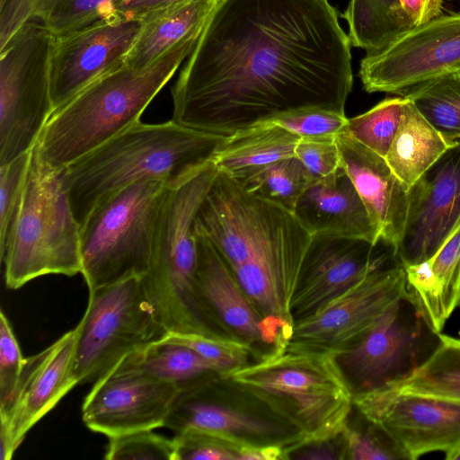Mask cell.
Instances as JSON below:
<instances>
[{
	"instance_id": "83f0119b",
	"label": "cell",
	"mask_w": 460,
	"mask_h": 460,
	"mask_svg": "<svg viewBox=\"0 0 460 460\" xmlns=\"http://www.w3.org/2000/svg\"><path fill=\"white\" fill-rule=\"evenodd\" d=\"M119 364L179 388L211 373H220L216 364L195 350L163 338L128 355Z\"/></svg>"
},
{
	"instance_id": "30bf717a",
	"label": "cell",
	"mask_w": 460,
	"mask_h": 460,
	"mask_svg": "<svg viewBox=\"0 0 460 460\" xmlns=\"http://www.w3.org/2000/svg\"><path fill=\"white\" fill-rule=\"evenodd\" d=\"M141 278L89 290L87 307L76 325L74 372L78 384L95 382L128 355L166 333Z\"/></svg>"
},
{
	"instance_id": "ab89813d",
	"label": "cell",
	"mask_w": 460,
	"mask_h": 460,
	"mask_svg": "<svg viewBox=\"0 0 460 460\" xmlns=\"http://www.w3.org/2000/svg\"><path fill=\"white\" fill-rule=\"evenodd\" d=\"M271 122L301 137L336 136L345 129V114L326 110H305L289 113Z\"/></svg>"
},
{
	"instance_id": "f35d334b",
	"label": "cell",
	"mask_w": 460,
	"mask_h": 460,
	"mask_svg": "<svg viewBox=\"0 0 460 460\" xmlns=\"http://www.w3.org/2000/svg\"><path fill=\"white\" fill-rule=\"evenodd\" d=\"M25 358L4 313H0V410L5 409L19 384Z\"/></svg>"
},
{
	"instance_id": "e575fe53",
	"label": "cell",
	"mask_w": 460,
	"mask_h": 460,
	"mask_svg": "<svg viewBox=\"0 0 460 460\" xmlns=\"http://www.w3.org/2000/svg\"><path fill=\"white\" fill-rule=\"evenodd\" d=\"M163 339L190 348L204 358L216 364L220 373L250 363L249 358L252 355L259 356L251 344L233 337L168 332Z\"/></svg>"
},
{
	"instance_id": "f1b7e54d",
	"label": "cell",
	"mask_w": 460,
	"mask_h": 460,
	"mask_svg": "<svg viewBox=\"0 0 460 460\" xmlns=\"http://www.w3.org/2000/svg\"><path fill=\"white\" fill-rule=\"evenodd\" d=\"M342 18L351 46L367 55L381 51L413 27L399 0H349Z\"/></svg>"
},
{
	"instance_id": "9c48e42d",
	"label": "cell",
	"mask_w": 460,
	"mask_h": 460,
	"mask_svg": "<svg viewBox=\"0 0 460 460\" xmlns=\"http://www.w3.org/2000/svg\"><path fill=\"white\" fill-rule=\"evenodd\" d=\"M54 40L46 27L31 21L0 49V165L31 151L54 111Z\"/></svg>"
},
{
	"instance_id": "ffe728a7",
	"label": "cell",
	"mask_w": 460,
	"mask_h": 460,
	"mask_svg": "<svg viewBox=\"0 0 460 460\" xmlns=\"http://www.w3.org/2000/svg\"><path fill=\"white\" fill-rule=\"evenodd\" d=\"M198 247L197 286L214 320L234 337L257 348L284 349L294 323L264 316L253 305L234 271L211 242L196 231Z\"/></svg>"
},
{
	"instance_id": "f546056e",
	"label": "cell",
	"mask_w": 460,
	"mask_h": 460,
	"mask_svg": "<svg viewBox=\"0 0 460 460\" xmlns=\"http://www.w3.org/2000/svg\"><path fill=\"white\" fill-rule=\"evenodd\" d=\"M399 95L409 99L447 142L460 140V74L436 78Z\"/></svg>"
},
{
	"instance_id": "ba28073f",
	"label": "cell",
	"mask_w": 460,
	"mask_h": 460,
	"mask_svg": "<svg viewBox=\"0 0 460 460\" xmlns=\"http://www.w3.org/2000/svg\"><path fill=\"white\" fill-rule=\"evenodd\" d=\"M443 342L406 288L349 349L336 356L353 396L400 387Z\"/></svg>"
},
{
	"instance_id": "3957f363",
	"label": "cell",
	"mask_w": 460,
	"mask_h": 460,
	"mask_svg": "<svg viewBox=\"0 0 460 460\" xmlns=\"http://www.w3.org/2000/svg\"><path fill=\"white\" fill-rule=\"evenodd\" d=\"M199 37L183 40L146 68L123 64L88 84L53 111L33 147L37 157L61 171L138 122Z\"/></svg>"
},
{
	"instance_id": "5b68a950",
	"label": "cell",
	"mask_w": 460,
	"mask_h": 460,
	"mask_svg": "<svg viewBox=\"0 0 460 460\" xmlns=\"http://www.w3.org/2000/svg\"><path fill=\"white\" fill-rule=\"evenodd\" d=\"M80 237L60 171L43 164L32 149L22 206L0 255L6 287L17 289L49 274L81 273Z\"/></svg>"
},
{
	"instance_id": "52a82bcc",
	"label": "cell",
	"mask_w": 460,
	"mask_h": 460,
	"mask_svg": "<svg viewBox=\"0 0 460 460\" xmlns=\"http://www.w3.org/2000/svg\"><path fill=\"white\" fill-rule=\"evenodd\" d=\"M168 187L130 184L101 200L81 226L82 272L89 290L148 270L157 216Z\"/></svg>"
},
{
	"instance_id": "d590c367",
	"label": "cell",
	"mask_w": 460,
	"mask_h": 460,
	"mask_svg": "<svg viewBox=\"0 0 460 460\" xmlns=\"http://www.w3.org/2000/svg\"><path fill=\"white\" fill-rule=\"evenodd\" d=\"M32 149L0 165V255L22 206Z\"/></svg>"
},
{
	"instance_id": "8fae6325",
	"label": "cell",
	"mask_w": 460,
	"mask_h": 460,
	"mask_svg": "<svg viewBox=\"0 0 460 460\" xmlns=\"http://www.w3.org/2000/svg\"><path fill=\"white\" fill-rule=\"evenodd\" d=\"M163 427L197 429L241 446L279 445L288 459L304 442L295 427L219 373L180 387Z\"/></svg>"
},
{
	"instance_id": "2e32d148",
	"label": "cell",
	"mask_w": 460,
	"mask_h": 460,
	"mask_svg": "<svg viewBox=\"0 0 460 460\" xmlns=\"http://www.w3.org/2000/svg\"><path fill=\"white\" fill-rule=\"evenodd\" d=\"M176 385L116 365L97 379L82 406V419L108 438L164 426L178 393Z\"/></svg>"
},
{
	"instance_id": "4316f807",
	"label": "cell",
	"mask_w": 460,
	"mask_h": 460,
	"mask_svg": "<svg viewBox=\"0 0 460 460\" xmlns=\"http://www.w3.org/2000/svg\"><path fill=\"white\" fill-rule=\"evenodd\" d=\"M452 144L407 99L400 126L385 160L409 190Z\"/></svg>"
},
{
	"instance_id": "cb8c5ba5",
	"label": "cell",
	"mask_w": 460,
	"mask_h": 460,
	"mask_svg": "<svg viewBox=\"0 0 460 460\" xmlns=\"http://www.w3.org/2000/svg\"><path fill=\"white\" fill-rule=\"evenodd\" d=\"M217 2L187 0L147 15L124 64L146 68L179 42L201 34Z\"/></svg>"
},
{
	"instance_id": "7402d4cb",
	"label": "cell",
	"mask_w": 460,
	"mask_h": 460,
	"mask_svg": "<svg viewBox=\"0 0 460 460\" xmlns=\"http://www.w3.org/2000/svg\"><path fill=\"white\" fill-rule=\"evenodd\" d=\"M293 213L311 235L381 243L363 201L341 166L314 181L300 196Z\"/></svg>"
},
{
	"instance_id": "7a4b0ae2",
	"label": "cell",
	"mask_w": 460,
	"mask_h": 460,
	"mask_svg": "<svg viewBox=\"0 0 460 460\" xmlns=\"http://www.w3.org/2000/svg\"><path fill=\"white\" fill-rule=\"evenodd\" d=\"M226 136L200 131L171 119L140 120L60 171L80 226L111 194L138 181L174 188L209 163Z\"/></svg>"
},
{
	"instance_id": "ac0fdd59",
	"label": "cell",
	"mask_w": 460,
	"mask_h": 460,
	"mask_svg": "<svg viewBox=\"0 0 460 460\" xmlns=\"http://www.w3.org/2000/svg\"><path fill=\"white\" fill-rule=\"evenodd\" d=\"M141 26L142 21L111 15L66 36L55 37L49 69L54 111L123 65Z\"/></svg>"
},
{
	"instance_id": "484cf974",
	"label": "cell",
	"mask_w": 460,
	"mask_h": 460,
	"mask_svg": "<svg viewBox=\"0 0 460 460\" xmlns=\"http://www.w3.org/2000/svg\"><path fill=\"white\" fill-rule=\"evenodd\" d=\"M298 135L271 122L258 123L226 136L213 162L237 178L261 166L295 156Z\"/></svg>"
},
{
	"instance_id": "277c9868",
	"label": "cell",
	"mask_w": 460,
	"mask_h": 460,
	"mask_svg": "<svg viewBox=\"0 0 460 460\" xmlns=\"http://www.w3.org/2000/svg\"><path fill=\"white\" fill-rule=\"evenodd\" d=\"M220 375L295 427L302 446L336 439L353 410L352 392L331 353L286 347Z\"/></svg>"
},
{
	"instance_id": "d6986e66",
	"label": "cell",
	"mask_w": 460,
	"mask_h": 460,
	"mask_svg": "<svg viewBox=\"0 0 460 460\" xmlns=\"http://www.w3.org/2000/svg\"><path fill=\"white\" fill-rule=\"evenodd\" d=\"M76 326L25 358L16 391L0 410L1 460H10L27 432L78 382L74 372Z\"/></svg>"
},
{
	"instance_id": "44dd1931",
	"label": "cell",
	"mask_w": 460,
	"mask_h": 460,
	"mask_svg": "<svg viewBox=\"0 0 460 460\" xmlns=\"http://www.w3.org/2000/svg\"><path fill=\"white\" fill-rule=\"evenodd\" d=\"M336 143L341 166L363 201L380 241L395 252L406 221L408 189L385 157L360 144L346 130L336 135Z\"/></svg>"
},
{
	"instance_id": "9a60e30c",
	"label": "cell",
	"mask_w": 460,
	"mask_h": 460,
	"mask_svg": "<svg viewBox=\"0 0 460 460\" xmlns=\"http://www.w3.org/2000/svg\"><path fill=\"white\" fill-rule=\"evenodd\" d=\"M353 405L381 423L411 460L434 451L449 460L460 449V401L394 388L355 395Z\"/></svg>"
},
{
	"instance_id": "5bb4252c",
	"label": "cell",
	"mask_w": 460,
	"mask_h": 460,
	"mask_svg": "<svg viewBox=\"0 0 460 460\" xmlns=\"http://www.w3.org/2000/svg\"><path fill=\"white\" fill-rule=\"evenodd\" d=\"M460 225V140L408 190L406 221L395 255L404 267L431 258Z\"/></svg>"
},
{
	"instance_id": "603a6c76",
	"label": "cell",
	"mask_w": 460,
	"mask_h": 460,
	"mask_svg": "<svg viewBox=\"0 0 460 460\" xmlns=\"http://www.w3.org/2000/svg\"><path fill=\"white\" fill-rule=\"evenodd\" d=\"M404 270L408 289L440 332L460 306V225L431 258Z\"/></svg>"
},
{
	"instance_id": "8992f818",
	"label": "cell",
	"mask_w": 460,
	"mask_h": 460,
	"mask_svg": "<svg viewBox=\"0 0 460 460\" xmlns=\"http://www.w3.org/2000/svg\"><path fill=\"white\" fill-rule=\"evenodd\" d=\"M217 172L215 163H209L181 184L168 188L163 199L142 283L149 305L164 325L186 323L201 311L195 218Z\"/></svg>"
},
{
	"instance_id": "ee69618b",
	"label": "cell",
	"mask_w": 460,
	"mask_h": 460,
	"mask_svg": "<svg viewBox=\"0 0 460 460\" xmlns=\"http://www.w3.org/2000/svg\"><path fill=\"white\" fill-rule=\"evenodd\" d=\"M449 460H460V449L456 451L455 454H453Z\"/></svg>"
},
{
	"instance_id": "e0dca14e",
	"label": "cell",
	"mask_w": 460,
	"mask_h": 460,
	"mask_svg": "<svg viewBox=\"0 0 460 460\" xmlns=\"http://www.w3.org/2000/svg\"><path fill=\"white\" fill-rule=\"evenodd\" d=\"M379 243L358 238L312 235L290 304L293 321L309 316L396 258L391 247L377 250Z\"/></svg>"
},
{
	"instance_id": "60d3db41",
	"label": "cell",
	"mask_w": 460,
	"mask_h": 460,
	"mask_svg": "<svg viewBox=\"0 0 460 460\" xmlns=\"http://www.w3.org/2000/svg\"><path fill=\"white\" fill-rule=\"evenodd\" d=\"M295 156L314 181L333 173L341 166L336 136L301 137Z\"/></svg>"
},
{
	"instance_id": "4fadbf2b",
	"label": "cell",
	"mask_w": 460,
	"mask_h": 460,
	"mask_svg": "<svg viewBox=\"0 0 460 460\" xmlns=\"http://www.w3.org/2000/svg\"><path fill=\"white\" fill-rule=\"evenodd\" d=\"M452 74H460V13L413 26L381 51L366 54L358 72L367 93L398 95Z\"/></svg>"
},
{
	"instance_id": "d4e9b609",
	"label": "cell",
	"mask_w": 460,
	"mask_h": 460,
	"mask_svg": "<svg viewBox=\"0 0 460 460\" xmlns=\"http://www.w3.org/2000/svg\"><path fill=\"white\" fill-rule=\"evenodd\" d=\"M117 0H1L0 49L24 23L38 20L56 38L111 15Z\"/></svg>"
},
{
	"instance_id": "b9f144b4",
	"label": "cell",
	"mask_w": 460,
	"mask_h": 460,
	"mask_svg": "<svg viewBox=\"0 0 460 460\" xmlns=\"http://www.w3.org/2000/svg\"><path fill=\"white\" fill-rule=\"evenodd\" d=\"M184 1L187 0H117L111 7V15L142 21L151 13Z\"/></svg>"
},
{
	"instance_id": "7c38bea8",
	"label": "cell",
	"mask_w": 460,
	"mask_h": 460,
	"mask_svg": "<svg viewBox=\"0 0 460 460\" xmlns=\"http://www.w3.org/2000/svg\"><path fill=\"white\" fill-rule=\"evenodd\" d=\"M406 288L405 270L395 258L294 322L287 348L338 356L353 346Z\"/></svg>"
},
{
	"instance_id": "8d00e7d4",
	"label": "cell",
	"mask_w": 460,
	"mask_h": 460,
	"mask_svg": "<svg viewBox=\"0 0 460 460\" xmlns=\"http://www.w3.org/2000/svg\"><path fill=\"white\" fill-rule=\"evenodd\" d=\"M106 460H174L173 438L145 429L108 438Z\"/></svg>"
},
{
	"instance_id": "4dcf8cb0",
	"label": "cell",
	"mask_w": 460,
	"mask_h": 460,
	"mask_svg": "<svg viewBox=\"0 0 460 460\" xmlns=\"http://www.w3.org/2000/svg\"><path fill=\"white\" fill-rule=\"evenodd\" d=\"M235 179L249 192L291 212L314 181L296 156L261 166Z\"/></svg>"
},
{
	"instance_id": "1f68e13d",
	"label": "cell",
	"mask_w": 460,
	"mask_h": 460,
	"mask_svg": "<svg viewBox=\"0 0 460 460\" xmlns=\"http://www.w3.org/2000/svg\"><path fill=\"white\" fill-rule=\"evenodd\" d=\"M397 389L460 401V340L443 334L432 357Z\"/></svg>"
},
{
	"instance_id": "6da1fadb",
	"label": "cell",
	"mask_w": 460,
	"mask_h": 460,
	"mask_svg": "<svg viewBox=\"0 0 460 460\" xmlns=\"http://www.w3.org/2000/svg\"><path fill=\"white\" fill-rule=\"evenodd\" d=\"M351 42L329 0H218L172 89V119L229 136L300 111L345 114Z\"/></svg>"
},
{
	"instance_id": "836d02e7",
	"label": "cell",
	"mask_w": 460,
	"mask_h": 460,
	"mask_svg": "<svg viewBox=\"0 0 460 460\" xmlns=\"http://www.w3.org/2000/svg\"><path fill=\"white\" fill-rule=\"evenodd\" d=\"M355 410L358 415L357 425L352 426L349 421L341 432L344 459L411 460L404 449L381 423Z\"/></svg>"
},
{
	"instance_id": "7bdbcfd3",
	"label": "cell",
	"mask_w": 460,
	"mask_h": 460,
	"mask_svg": "<svg viewBox=\"0 0 460 460\" xmlns=\"http://www.w3.org/2000/svg\"><path fill=\"white\" fill-rule=\"evenodd\" d=\"M400 3L413 26L442 14L443 0H400Z\"/></svg>"
},
{
	"instance_id": "f6af8a7d",
	"label": "cell",
	"mask_w": 460,
	"mask_h": 460,
	"mask_svg": "<svg viewBox=\"0 0 460 460\" xmlns=\"http://www.w3.org/2000/svg\"><path fill=\"white\" fill-rule=\"evenodd\" d=\"M1 1V0H0Z\"/></svg>"
},
{
	"instance_id": "d6a6232c",
	"label": "cell",
	"mask_w": 460,
	"mask_h": 460,
	"mask_svg": "<svg viewBox=\"0 0 460 460\" xmlns=\"http://www.w3.org/2000/svg\"><path fill=\"white\" fill-rule=\"evenodd\" d=\"M407 98H385L367 111L348 119L345 129L352 137L385 158L396 135Z\"/></svg>"
},
{
	"instance_id": "74e56055",
	"label": "cell",
	"mask_w": 460,
	"mask_h": 460,
	"mask_svg": "<svg viewBox=\"0 0 460 460\" xmlns=\"http://www.w3.org/2000/svg\"><path fill=\"white\" fill-rule=\"evenodd\" d=\"M174 460H237L243 447L222 437L197 429H185L173 438Z\"/></svg>"
}]
</instances>
